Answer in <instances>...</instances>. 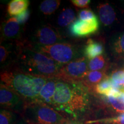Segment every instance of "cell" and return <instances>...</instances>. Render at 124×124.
<instances>
[{
	"label": "cell",
	"instance_id": "1",
	"mask_svg": "<svg viewBox=\"0 0 124 124\" xmlns=\"http://www.w3.org/2000/svg\"><path fill=\"white\" fill-rule=\"evenodd\" d=\"M49 79L20 70L1 72L2 84L10 88L26 103L40 102V93Z\"/></svg>",
	"mask_w": 124,
	"mask_h": 124
},
{
	"label": "cell",
	"instance_id": "2",
	"mask_svg": "<svg viewBox=\"0 0 124 124\" xmlns=\"http://www.w3.org/2000/svg\"><path fill=\"white\" fill-rule=\"evenodd\" d=\"M86 88L80 83L57 81L51 106L75 117L77 113L85 111L87 105Z\"/></svg>",
	"mask_w": 124,
	"mask_h": 124
},
{
	"label": "cell",
	"instance_id": "3",
	"mask_svg": "<svg viewBox=\"0 0 124 124\" xmlns=\"http://www.w3.org/2000/svg\"><path fill=\"white\" fill-rule=\"evenodd\" d=\"M20 58L27 72L47 79H56L62 65L41 51L23 48Z\"/></svg>",
	"mask_w": 124,
	"mask_h": 124
},
{
	"label": "cell",
	"instance_id": "4",
	"mask_svg": "<svg viewBox=\"0 0 124 124\" xmlns=\"http://www.w3.org/2000/svg\"><path fill=\"white\" fill-rule=\"evenodd\" d=\"M21 115L27 124H69L56 110L41 102L26 103Z\"/></svg>",
	"mask_w": 124,
	"mask_h": 124
},
{
	"label": "cell",
	"instance_id": "5",
	"mask_svg": "<svg viewBox=\"0 0 124 124\" xmlns=\"http://www.w3.org/2000/svg\"><path fill=\"white\" fill-rule=\"evenodd\" d=\"M88 67L85 58L77 59L62 66L56 79L69 83H80L89 73Z\"/></svg>",
	"mask_w": 124,
	"mask_h": 124
},
{
	"label": "cell",
	"instance_id": "6",
	"mask_svg": "<svg viewBox=\"0 0 124 124\" xmlns=\"http://www.w3.org/2000/svg\"><path fill=\"white\" fill-rule=\"evenodd\" d=\"M39 48L40 51L48 55L60 64H67L72 61L75 56L74 47L68 43H56L49 46H41Z\"/></svg>",
	"mask_w": 124,
	"mask_h": 124
},
{
	"label": "cell",
	"instance_id": "7",
	"mask_svg": "<svg viewBox=\"0 0 124 124\" xmlns=\"http://www.w3.org/2000/svg\"><path fill=\"white\" fill-rule=\"evenodd\" d=\"M0 103L4 108L21 113L26 102L16 93L1 83L0 87Z\"/></svg>",
	"mask_w": 124,
	"mask_h": 124
},
{
	"label": "cell",
	"instance_id": "8",
	"mask_svg": "<svg viewBox=\"0 0 124 124\" xmlns=\"http://www.w3.org/2000/svg\"><path fill=\"white\" fill-rule=\"evenodd\" d=\"M99 28L97 17L87 21L79 19L75 20L69 27L71 35L76 37H86L97 32Z\"/></svg>",
	"mask_w": 124,
	"mask_h": 124
},
{
	"label": "cell",
	"instance_id": "9",
	"mask_svg": "<svg viewBox=\"0 0 124 124\" xmlns=\"http://www.w3.org/2000/svg\"><path fill=\"white\" fill-rule=\"evenodd\" d=\"M36 38L43 46H49L56 44L60 40L59 35L51 26H44L38 30Z\"/></svg>",
	"mask_w": 124,
	"mask_h": 124
},
{
	"label": "cell",
	"instance_id": "10",
	"mask_svg": "<svg viewBox=\"0 0 124 124\" xmlns=\"http://www.w3.org/2000/svg\"><path fill=\"white\" fill-rule=\"evenodd\" d=\"M56 81L54 79H49L43 86L40 93V102L51 106L56 90Z\"/></svg>",
	"mask_w": 124,
	"mask_h": 124
},
{
	"label": "cell",
	"instance_id": "11",
	"mask_svg": "<svg viewBox=\"0 0 124 124\" xmlns=\"http://www.w3.org/2000/svg\"><path fill=\"white\" fill-rule=\"evenodd\" d=\"M98 11L101 21L105 25H109L115 20V12L108 3L100 4L98 6Z\"/></svg>",
	"mask_w": 124,
	"mask_h": 124
},
{
	"label": "cell",
	"instance_id": "12",
	"mask_svg": "<svg viewBox=\"0 0 124 124\" xmlns=\"http://www.w3.org/2000/svg\"><path fill=\"white\" fill-rule=\"evenodd\" d=\"M20 25L16 17H10L2 25V35L7 39L14 38L18 35Z\"/></svg>",
	"mask_w": 124,
	"mask_h": 124
},
{
	"label": "cell",
	"instance_id": "13",
	"mask_svg": "<svg viewBox=\"0 0 124 124\" xmlns=\"http://www.w3.org/2000/svg\"><path fill=\"white\" fill-rule=\"evenodd\" d=\"M29 5L28 0H12L8 4V13L10 16H17L27 10Z\"/></svg>",
	"mask_w": 124,
	"mask_h": 124
},
{
	"label": "cell",
	"instance_id": "14",
	"mask_svg": "<svg viewBox=\"0 0 124 124\" xmlns=\"http://www.w3.org/2000/svg\"><path fill=\"white\" fill-rule=\"evenodd\" d=\"M103 52V47L101 43L93 41L91 39L88 40L84 50V54L87 58L90 60L93 59L100 56Z\"/></svg>",
	"mask_w": 124,
	"mask_h": 124
},
{
	"label": "cell",
	"instance_id": "15",
	"mask_svg": "<svg viewBox=\"0 0 124 124\" xmlns=\"http://www.w3.org/2000/svg\"><path fill=\"white\" fill-rule=\"evenodd\" d=\"M107 77H108L103 71H93L89 72L82 82V83L85 85V87H88L89 88L91 87H93L94 86L95 87L99 83Z\"/></svg>",
	"mask_w": 124,
	"mask_h": 124
},
{
	"label": "cell",
	"instance_id": "16",
	"mask_svg": "<svg viewBox=\"0 0 124 124\" xmlns=\"http://www.w3.org/2000/svg\"><path fill=\"white\" fill-rule=\"evenodd\" d=\"M75 19V12L72 9L66 8L63 10L58 18V24L60 27H65L74 22Z\"/></svg>",
	"mask_w": 124,
	"mask_h": 124
},
{
	"label": "cell",
	"instance_id": "17",
	"mask_svg": "<svg viewBox=\"0 0 124 124\" xmlns=\"http://www.w3.org/2000/svg\"><path fill=\"white\" fill-rule=\"evenodd\" d=\"M60 0H45L41 3L40 10L46 15H50L54 13L59 7Z\"/></svg>",
	"mask_w": 124,
	"mask_h": 124
},
{
	"label": "cell",
	"instance_id": "18",
	"mask_svg": "<svg viewBox=\"0 0 124 124\" xmlns=\"http://www.w3.org/2000/svg\"><path fill=\"white\" fill-rule=\"evenodd\" d=\"M113 82L111 78L107 77L95 87L96 92L100 94L105 95L108 91L113 89Z\"/></svg>",
	"mask_w": 124,
	"mask_h": 124
},
{
	"label": "cell",
	"instance_id": "19",
	"mask_svg": "<svg viewBox=\"0 0 124 124\" xmlns=\"http://www.w3.org/2000/svg\"><path fill=\"white\" fill-rule=\"evenodd\" d=\"M103 99L116 111L119 113L124 112V102L120 99L111 96H105Z\"/></svg>",
	"mask_w": 124,
	"mask_h": 124
},
{
	"label": "cell",
	"instance_id": "20",
	"mask_svg": "<svg viewBox=\"0 0 124 124\" xmlns=\"http://www.w3.org/2000/svg\"><path fill=\"white\" fill-rule=\"evenodd\" d=\"M105 58L103 56L100 55L99 56L91 59L89 63V69L91 71H97L101 70L105 66Z\"/></svg>",
	"mask_w": 124,
	"mask_h": 124
},
{
	"label": "cell",
	"instance_id": "21",
	"mask_svg": "<svg viewBox=\"0 0 124 124\" xmlns=\"http://www.w3.org/2000/svg\"><path fill=\"white\" fill-rule=\"evenodd\" d=\"M111 79L118 86L120 91L124 90V69L114 71L111 75Z\"/></svg>",
	"mask_w": 124,
	"mask_h": 124
},
{
	"label": "cell",
	"instance_id": "22",
	"mask_svg": "<svg viewBox=\"0 0 124 124\" xmlns=\"http://www.w3.org/2000/svg\"><path fill=\"white\" fill-rule=\"evenodd\" d=\"M15 116L11 111L2 110L0 113V124H14Z\"/></svg>",
	"mask_w": 124,
	"mask_h": 124
},
{
	"label": "cell",
	"instance_id": "23",
	"mask_svg": "<svg viewBox=\"0 0 124 124\" xmlns=\"http://www.w3.org/2000/svg\"><path fill=\"white\" fill-rule=\"evenodd\" d=\"M102 122L105 123H111L113 124H124V113L120 114L117 117L111 118H107L104 120L92 121L88 122V123H93V122Z\"/></svg>",
	"mask_w": 124,
	"mask_h": 124
},
{
	"label": "cell",
	"instance_id": "24",
	"mask_svg": "<svg viewBox=\"0 0 124 124\" xmlns=\"http://www.w3.org/2000/svg\"><path fill=\"white\" fill-rule=\"evenodd\" d=\"M78 16L79 19L82 21H87L97 17L95 14L90 9H84L81 10L79 13Z\"/></svg>",
	"mask_w": 124,
	"mask_h": 124
},
{
	"label": "cell",
	"instance_id": "25",
	"mask_svg": "<svg viewBox=\"0 0 124 124\" xmlns=\"http://www.w3.org/2000/svg\"><path fill=\"white\" fill-rule=\"evenodd\" d=\"M29 16H30V12L28 10L23 12V13L19 14L16 16V18L18 22L20 24H24L28 21L29 19Z\"/></svg>",
	"mask_w": 124,
	"mask_h": 124
},
{
	"label": "cell",
	"instance_id": "26",
	"mask_svg": "<svg viewBox=\"0 0 124 124\" xmlns=\"http://www.w3.org/2000/svg\"><path fill=\"white\" fill-rule=\"evenodd\" d=\"M115 49L117 53H124V34L115 43Z\"/></svg>",
	"mask_w": 124,
	"mask_h": 124
},
{
	"label": "cell",
	"instance_id": "27",
	"mask_svg": "<svg viewBox=\"0 0 124 124\" xmlns=\"http://www.w3.org/2000/svg\"><path fill=\"white\" fill-rule=\"evenodd\" d=\"M71 2L76 7L79 8H86L89 7L90 1V0H72Z\"/></svg>",
	"mask_w": 124,
	"mask_h": 124
},
{
	"label": "cell",
	"instance_id": "28",
	"mask_svg": "<svg viewBox=\"0 0 124 124\" xmlns=\"http://www.w3.org/2000/svg\"><path fill=\"white\" fill-rule=\"evenodd\" d=\"M8 57V51L7 49L1 45L0 46V62L1 63H4L7 60Z\"/></svg>",
	"mask_w": 124,
	"mask_h": 124
},
{
	"label": "cell",
	"instance_id": "29",
	"mask_svg": "<svg viewBox=\"0 0 124 124\" xmlns=\"http://www.w3.org/2000/svg\"><path fill=\"white\" fill-rule=\"evenodd\" d=\"M118 99H120L121 101H122V102H124V90L121 91V94Z\"/></svg>",
	"mask_w": 124,
	"mask_h": 124
},
{
	"label": "cell",
	"instance_id": "30",
	"mask_svg": "<svg viewBox=\"0 0 124 124\" xmlns=\"http://www.w3.org/2000/svg\"><path fill=\"white\" fill-rule=\"evenodd\" d=\"M23 124L22 122H18V123H16V124Z\"/></svg>",
	"mask_w": 124,
	"mask_h": 124
}]
</instances>
